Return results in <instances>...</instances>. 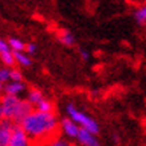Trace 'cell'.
<instances>
[{
	"label": "cell",
	"instance_id": "cell-14",
	"mask_svg": "<svg viewBox=\"0 0 146 146\" xmlns=\"http://www.w3.org/2000/svg\"><path fill=\"white\" fill-rule=\"evenodd\" d=\"M43 99V95H42V93H40L39 90L36 89H31L30 90V95H28V101L31 102L32 105H36L38 102H40Z\"/></svg>",
	"mask_w": 146,
	"mask_h": 146
},
{
	"label": "cell",
	"instance_id": "cell-20",
	"mask_svg": "<svg viewBox=\"0 0 146 146\" xmlns=\"http://www.w3.org/2000/svg\"><path fill=\"white\" fill-rule=\"evenodd\" d=\"M79 54H80V58L83 59V60H87L89 59V52L83 48H79Z\"/></svg>",
	"mask_w": 146,
	"mask_h": 146
},
{
	"label": "cell",
	"instance_id": "cell-7",
	"mask_svg": "<svg viewBox=\"0 0 146 146\" xmlns=\"http://www.w3.org/2000/svg\"><path fill=\"white\" fill-rule=\"evenodd\" d=\"M133 18H134V22L137 23L138 26H141V27L146 26V4L134 11Z\"/></svg>",
	"mask_w": 146,
	"mask_h": 146
},
{
	"label": "cell",
	"instance_id": "cell-16",
	"mask_svg": "<svg viewBox=\"0 0 146 146\" xmlns=\"http://www.w3.org/2000/svg\"><path fill=\"white\" fill-rule=\"evenodd\" d=\"M7 79H9V71L5 70V68L0 70V82L3 83V82H5Z\"/></svg>",
	"mask_w": 146,
	"mask_h": 146
},
{
	"label": "cell",
	"instance_id": "cell-5",
	"mask_svg": "<svg viewBox=\"0 0 146 146\" xmlns=\"http://www.w3.org/2000/svg\"><path fill=\"white\" fill-rule=\"evenodd\" d=\"M76 138L79 139V142L83 146H99L97 138L94 137L93 133H90L89 130L86 129H78V134H76Z\"/></svg>",
	"mask_w": 146,
	"mask_h": 146
},
{
	"label": "cell",
	"instance_id": "cell-10",
	"mask_svg": "<svg viewBox=\"0 0 146 146\" xmlns=\"http://www.w3.org/2000/svg\"><path fill=\"white\" fill-rule=\"evenodd\" d=\"M23 89H24V86H23L20 82H15V83L7 84L4 87V91H5V94H8V95H15V94H18L19 91H22Z\"/></svg>",
	"mask_w": 146,
	"mask_h": 146
},
{
	"label": "cell",
	"instance_id": "cell-13",
	"mask_svg": "<svg viewBox=\"0 0 146 146\" xmlns=\"http://www.w3.org/2000/svg\"><path fill=\"white\" fill-rule=\"evenodd\" d=\"M36 106H38V110L39 111H44V113H52V110H54L52 103L48 101H44V99H42L40 102H38Z\"/></svg>",
	"mask_w": 146,
	"mask_h": 146
},
{
	"label": "cell",
	"instance_id": "cell-22",
	"mask_svg": "<svg viewBox=\"0 0 146 146\" xmlns=\"http://www.w3.org/2000/svg\"><path fill=\"white\" fill-rule=\"evenodd\" d=\"M1 90H3V84H1V82H0V93H1Z\"/></svg>",
	"mask_w": 146,
	"mask_h": 146
},
{
	"label": "cell",
	"instance_id": "cell-3",
	"mask_svg": "<svg viewBox=\"0 0 146 146\" xmlns=\"http://www.w3.org/2000/svg\"><path fill=\"white\" fill-rule=\"evenodd\" d=\"M32 111H34V105H32L30 101H19L16 107H15V110H13L11 121H12L13 123L20 125L22 121L26 117H28Z\"/></svg>",
	"mask_w": 146,
	"mask_h": 146
},
{
	"label": "cell",
	"instance_id": "cell-6",
	"mask_svg": "<svg viewBox=\"0 0 146 146\" xmlns=\"http://www.w3.org/2000/svg\"><path fill=\"white\" fill-rule=\"evenodd\" d=\"M58 40L66 47H71L75 44V36L72 35V32L68 30H62L58 35Z\"/></svg>",
	"mask_w": 146,
	"mask_h": 146
},
{
	"label": "cell",
	"instance_id": "cell-1",
	"mask_svg": "<svg viewBox=\"0 0 146 146\" xmlns=\"http://www.w3.org/2000/svg\"><path fill=\"white\" fill-rule=\"evenodd\" d=\"M27 135L32 137V146H47L58 138V122L52 113L32 111L20 123Z\"/></svg>",
	"mask_w": 146,
	"mask_h": 146
},
{
	"label": "cell",
	"instance_id": "cell-17",
	"mask_svg": "<svg viewBox=\"0 0 146 146\" xmlns=\"http://www.w3.org/2000/svg\"><path fill=\"white\" fill-rule=\"evenodd\" d=\"M24 50H26L28 54H35L36 52V46L34 43H30V44L24 46Z\"/></svg>",
	"mask_w": 146,
	"mask_h": 146
},
{
	"label": "cell",
	"instance_id": "cell-15",
	"mask_svg": "<svg viewBox=\"0 0 146 146\" xmlns=\"http://www.w3.org/2000/svg\"><path fill=\"white\" fill-rule=\"evenodd\" d=\"M9 78H11L13 82H20V80L23 79V75L19 70H12V71H9Z\"/></svg>",
	"mask_w": 146,
	"mask_h": 146
},
{
	"label": "cell",
	"instance_id": "cell-11",
	"mask_svg": "<svg viewBox=\"0 0 146 146\" xmlns=\"http://www.w3.org/2000/svg\"><path fill=\"white\" fill-rule=\"evenodd\" d=\"M0 58H1V60L4 62V64L7 66H15L16 64V60H15V58H13L12 52L11 51H4V52H0Z\"/></svg>",
	"mask_w": 146,
	"mask_h": 146
},
{
	"label": "cell",
	"instance_id": "cell-2",
	"mask_svg": "<svg viewBox=\"0 0 146 146\" xmlns=\"http://www.w3.org/2000/svg\"><path fill=\"white\" fill-rule=\"evenodd\" d=\"M67 113L70 114V117L72 118L74 122L82 125V127L86 129V130H89L90 133L97 134L98 131H99V127H98L97 122L93 121L91 118H89L87 115L82 114L80 111H78L75 107H74V105H68V106H67Z\"/></svg>",
	"mask_w": 146,
	"mask_h": 146
},
{
	"label": "cell",
	"instance_id": "cell-8",
	"mask_svg": "<svg viewBox=\"0 0 146 146\" xmlns=\"http://www.w3.org/2000/svg\"><path fill=\"white\" fill-rule=\"evenodd\" d=\"M62 126H63V130L66 131L67 135H70V137H76V134H78V126L74 123V121L71 119H63L62 121Z\"/></svg>",
	"mask_w": 146,
	"mask_h": 146
},
{
	"label": "cell",
	"instance_id": "cell-12",
	"mask_svg": "<svg viewBox=\"0 0 146 146\" xmlns=\"http://www.w3.org/2000/svg\"><path fill=\"white\" fill-rule=\"evenodd\" d=\"M8 46L12 48V51H23L24 50V43H23L22 40L16 39V38H9L8 40Z\"/></svg>",
	"mask_w": 146,
	"mask_h": 146
},
{
	"label": "cell",
	"instance_id": "cell-4",
	"mask_svg": "<svg viewBox=\"0 0 146 146\" xmlns=\"http://www.w3.org/2000/svg\"><path fill=\"white\" fill-rule=\"evenodd\" d=\"M8 146H30L28 135L24 133V130L22 129L20 125H13Z\"/></svg>",
	"mask_w": 146,
	"mask_h": 146
},
{
	"label": "cell",
	"instance_id": "cell-9",
	"mask_svg": "<svg viewBox=\"0 0 146 146\" xmlns=\"http://www.w3.org/2000/svg\"><path fill=\"white\" fill-rule=\"evenodd\" d=\"M12 55L15 58V60L18 63H20L22 66H26V67L31 66V59L27 56V55H24L22 51H12Z\"/></svg>",
	"mask_w": 146,
	"mask_h": 146
},
{
	"label": "cell",
	"instance_id": "cell-19",
	"mask_svg": "<svg viewBox=\"0 0 146 146\" xmlns=\"http://www.w3.org/2000/svg\"><path fill=\"white\" fill-rule=\"evenodd\" d=\"M4 51H9V46L5 43L4 40L0 39V52H4Z\"/></svg>",
	"mask_w": 146,
	"mask_h": 146
},
{
	"label": "cell",
	"instance_id": "cell-18",
	"mask_svg": "<svg viewBox=\"0 0 146 146\" xmlns=\"http://www.w3.org/2000/svg\"><path fill=\"white\" fill-rule=\"evenodd\" d=\"M47 146H68V145H67L64 141H60V139L56 138V139H54V141L51 142V143H48Z\"/></svg>",
	"mask_w": 146,
	"mask_h": 146
},
{
	"label": "cell",
	"instance_id": "cell-21",
	"mask_svg": "<svg viewBox=\"0 0 146 146\" xmlns=\"http://www.w3.org/2000/svg\"><path fill=\"white\" fill-rule=\"evenodd\" d=\"M0 119H4V114H3V109L0 106Z\"/></svg>",
	"mask_w": 146,
	"mask_h": 146
}]
</instances>
